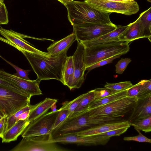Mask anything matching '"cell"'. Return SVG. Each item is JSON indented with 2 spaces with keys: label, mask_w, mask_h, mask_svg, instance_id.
Returning <instances> with one entry per match:
<instances>
[{
  "label": "cell",
  "mask_w": 151,
  "mask_h": 151,
  "mask_svg": "<svg viewBox=\"0 0 151 151\" xmlns=\"http://www.w3.org/2000/svg\"><path fill=\"white\" fill-rule=\"evenodd\" d=\"M120 117L101 118L92 117L86 110L75 116L67 118L53 131L52 137L61 136L84 130L106 122L120 120Z\"/></svg>",
  "instance_id": "obj_3"
},
{
  "label": "cell",
  "mask_w": 151,
  "mask_h": 151,
  "mask_svg": "<svg viewBox=\"0 0 151 151\" xmlns=\"http://www.w3.org/2000/svg\"><path fill=\"white\" fill-rule=\"evenodd\" d=\"M129 124L130 126L134 127V129L142 130L145 133L150 132L151 131V116Z\"/></svg>",
  "instance_id": "obj_27"
},
{
  "label": "cell",
  "mask_w": 151,
  "mask_h": 151,
  "mask_svg": "<svg viewBox=\"0 0 151 151\" xmlns=\"http://www.w3.org/2000/svg\"><path fill=\"white\" fill-rule=\"evenodd\" d=\"M128 89L117 92L98 100H94L88 105L86 109H90L94 108L125 97L127 96Z\"/></svg>",
  "instance_id": "obj_24"
},
{
  "label": "cell",
  "mask_w": 151,
  "mask_h": 151,
  "mask_svg": "<svg viewBox=\"0 0 151 151\" xmlns=\"http://www.w3.org/2000/svg\"><path fill=\"white\" fill-rule=\"evenodd\" d=\"M56 104V103L54 104L51 106L50 109H51L52 111H55L57 110V106Z\"/></svg>",
  "instance_id": "obj_44"
},
{
  "label": "cell",
  "mask_w": 151,
  "mask_h": 151,
  "mask_svg": "<svg viewBox=\"0 0 151 151\" xmlns=\"http://www.w3.org/2000/svg\"><path fill=\"white\" fill-rule=\"evenodd\" d=\"M137 99V97L126 96L104 105L85 110L92 117L121 118L132 111Z\"/></svg>",
  "instance_id": "obj_5"
},
{
  "label": "cell",
  "mask_w": 151,
  "mask_h": 151,
  "mask_svg": "<svg viewBox=\"0 0 151 151\" xmlns=\"http://www.w3.org/2000/svg\"><path fill=\"white\" fill-rule=\"evenodd\" d=\"M140 18L139 16L134 22L130 23L127 30L118 37L119 41L130 42L141 38Z\"/></svg>",
  "instance_id": "obj_21"
},
{
  "label": "cell",
  "mask_w": 151,
  "mask_h": 151,
  "mask_svg": "<svg viewBox=\"0 0 151 151\" xmlns=\"http://www.w3.org/2000/svg\"><path fill=\"white\" fill-rule=\"evenodd\" d=\"M120 0L122 1H132V0Z\"/></svg>",
  "instance_id": "obj_48"
},
{
  "label": "cell",
  "mask_w": 151,
  "mask_h": 151,
  "mask_svg": "<svg viewBox=\"0 0 151 151\" xmlns=\"http://www.w3.org/2000/svg\"><path fill=\"white\" fill-rule=\"evenodd\" d=\"M142 85L141 80L137 84L132 85L127 90V96L137 97L140 90Z\"/></svg>",
  "instance_id": "obj_38"
},
{
  "label": "cell",
  "mask_w": 151,
  "mask_h": 151,
  "mask_svg": "<svg viewBox=\"0 0 151 151\" xmlns=\"http://www.w3.org/2000/svg\"><path fill=\"white\" fill-rule=\"evenodd\" d=\"M76 40V35L73 32L64 38L51 44L47 49V52L51 56H57L68 50Z\"/></svg>",
  "instance_id": "obj_18"
},
{
  "label": "cell",
  "mask_w": 151,
  "mask_h": 151,
  "mask_svg": "<svg viewBox=\"0 0 151 151\" xmlns=\"http://www.w3.org/2000/svg\"><path fill=\"white\" fill-rule=\"evenodd\" d=\"M141 32L140 38L151 39V7L139 15Z\"/></svg>",
  "instance_id": "obj_23"
},
{
  "label": "cell",
  "mask_w": 151,
  "mask_h": 151,
  "mask_svg": "<svg viewBox=\"0 0 151 151\" xmlns=\"http://www.w3.org/2000/svg\"><path fill=\"white\" fill-rule=\"evenodd\" d=\"M65 6L68 11V19L72 26L84 23L114 24L110 19L111 13L99 11L84 1L73 0Z\"/></svg>",
  "instance_id": "obj_2"
},
{
  "label": "cell",
  "mask_w": 151,
  "mask_h": 151,
  "mask_svg": "<svg viewBox=\"0 0 151 151\" xmlns=\"http://www.w3.org/2000/svg\"><path fill=\"white\" fill-rule=\"evenodd\" d=\"M2 117H1V116H0V119L2 118Z\"/></svg>",
  "instance_id": "obj_51"
},
{
  "label": "cell",
  "mask_w": 151,
  "mask_h": 151,
  "mask_svg": "<svg viewBox=\"0 0 151 151\" xmlns=\"http://www.w3.org/2000/svg\"><path fill=\"white\" fill-rule=\"evenodd\" d=\"M57 143L45 142L34 137H23L21 141L10 151H68L58 146Z\"/></svg>",
  "instance_id": "obj_12"
},
{
  "label": "cell",
  "mask_w": 151,
  "mask_h": 151,
  "mask_svg": "<svg viewBox=\"0 0 151 151\" xmlns=\"http://www.w3.org/2000/svg\"><path fill=\"white\" fill-rule=\"evenodd\" d=\"M0 34L5 38L0 36V40L16 48L22 53L26 52L45 57H51L47 52H44L35 48L31 45L24 38H32L13 30L0 28Z\"/></svg>",
  "instance_id": "obj_10"
},
{
  "label": "cell",
  "mask_w": 151,
  "mask_h": 151,
  "mask_svg": "<svg viewBox=\"0 0 151 151\" xmlns=\"http://www.w3.org/2000/svg\"><path fill=\"white\" fill-rule=\"evenodd\" d=\"M62 104V107L59 109V111L54 125L53 131L57 128L68 117L69 115L70 101L64 102Z\"/></svg>",
  "instance_id": "obj_26"
},
{
  "label": "cell",
  "mask_w": 151,
  "mask_h": 151,
  "mask_svg": "<svg viewBox=\"0 0 151 151\" xmlns=\"http://www.w3.org/2000/svg\"><path fill=\"white\" fill-rule=\"evenodd\" d=\"M30 99L0 86V109L7 117L30 104Z\"/></svg>",
  "instance_id": "obj_8"
},
{
  "label": "cell",
  "mask_w": 151,
  "mask_h": 151,
  "mask_svg": "<svg viewBox=\"0 0 151 151\" xmlns=\"http://www.w3.org/2000/svg\"><path fill=\"white\" fill-rule=\"evenodd\" d=\"M1 24H5L3 21L0 19V25Z\"/></svg>",
  "instance_id": "obj_46"
},
{
  "label": "cell",
  "mask_w": 151,
  "mask_h": 151,
  "mask_svg": "<svg viewBox=\"0 0 151 151\" xmlns=\"http://www.w3.org/2000/svg\"><path fill=\"white\" fill-rule=\"evenodd\" d=\"M68 50L57 56L45 57L24 52L37 78L40 81L51 79L63 82L62 71Z\"/></svg>",
  "instance_id": "obj_1"
},
{
  "label": "cell",
  "mask_w": 151,
  "mask_h": 151,
  "mask_svg": "<svg viewBox=\"0 0 151 151\" xmlns=\"http://www.w3.org/2000/svg\"><path fill=\"white\" fill-rule=\"evenodd\" d=\"M6 117L4 116L0 119V138H1L6 130Z\"/></svg>",
  "instance_id": "obj_41"
},
{
  "label": "cell",
  "mask_w": 151,
  "mask_h": 151,
  "mask_svg": "<svg viewBox=\"0 0 151 151\" xmlns=\"http://www.w3.org/2000/svg\"><path fill=\"white\" fill-rule=\"evenodd\" d=\"M59 109L47 112L30 122L24 130L22 137L47 136L51 134Z\"/></svg>",
  "instance_id": "obj_7"
},
{
  "label": "cell",
  "mask_w": 151,
  "mask_h": 151,
  "mask_svg": "<svg viewBox=\"0 0 151 151\" xmlns=\"http://www.w3.org/2000/svg\"><path fill=\"white\" fill-rule=\"evenodd\" d=\"M0 19L7 24L9 22L8 14L5 4L0 3Z\"/></svg>",
  "instance_id": "obj_40"
},
{
  "label": "cell",
  "mask_w": 151,
  "mask_h": 151,
  "mask_svg": "<svg viewBox=\"0 0 151 151\" xmlns=\"http://www.w3.org/2000/svg\"><path fill=\"white\" fill-rule=\"evenodd\" d=\"M130 24V23L126 26H117L116 28L114 30L97 38L89 41L80 42L84 47H88L111 42L119 41V37L127 30Z\"/></svg>",
  "instance_id": "obj_17"
},
{
  "label": "cell",
  "mask_w": 151,
  "mask_h": 151,
  "mask_svg": "<svg viewBox=\"0 0 151 151\" xmlns=\"http://www.w3.org/2000/svg\"><path fill=\"white\" fill-rule=\"evenodd\" d=\"M35 105H32L30 104L19 109L14 114L7 117L6 131L16 123L17 118L21 114L24 112L31 109Z\"/></svg>",
  "instance_id": "obj_29"
},
{
  "label": "cell",
  "mask_w": 151,
  "mask_h": 151,
  "mask_svg": "<svg viewBox=\"0 0 151 151\" xmlns=\"http://www.w3.org/2000/svg\"><path fill=\"white\" fill-rule=\"evenodd\" d=\"M93 90L94 94V100L103 98L115 93L111 90L105 87L97 88Z\"/></svg>",
  "instance_id": "obj_33"
},
{
  "label": "cell",
  "mask_w": 151,
  "mask_h": 151,
  "mask_svg": "<svg viewBox=\"0 0 151 151\" xmlns=\"http://www.w3.org/2000/svg\"><path fill=\"white\" fill-rule=\"evenodd\" d=\"M109 1H122L120 0H107Z\"/></svg>",
  "instance_id": "obj_47"
},
{
  "label": "cell",
  "mask_w": 151,
  "mask_h": 151,
  "mask_svg": "<svg viewBox=\"0 0 151 151\" xmlns=\"http://www.w3.org/2000/svg\"><path fill=\"white\" fill-rule=\"evenodd\" d=\"M30 110L24 112L21 114L17 118L16 122L20 120H24L27 119L29 115Z\"/></svg>",
  "instance_id": "obj_42"
},
{
  "label": "cell",
  "mask_w": 151,
  "mask_h": 151,
  "mask_svg": "<svg viewBox=\"0 0 151 151\" xmlns=\"http://www.w3.org/2000/svg\"><path fill=\"white\" fill-rule=\"evenodd\" d=\"M51 134L40 137L37 140L45 142L71 143L78 145L91 146L105 145L110 139V138L96 135L81 137L74 133L53 137L51 136Z\"/></svg>",
  "instance_id": "obj_9"
},
{
  "label": "cell",
  "mask_w": 151,
  "mask_h": 151,
  "mask_svg": "<svg viewBox=\"0 0 151 151\" xmlns=\"http://www.w3.org/2000/svg\"><path fill=\"white\" fill-rule=\"evenodd\" d=\"M74 73V62L73 56L67 57L64 61L63 68V84L71 90Z\"/></svg>",
  "instance_id": "obj_22"
},
{
  "label": "cell",
  "mask_w": 151,
  "mask_h": 151,
  "mask_svg": "<svg viewBox=\"0 0 151 151\" xmlns=\"http://www.w3.org/2000/svg\"><path fill=\"white\" fill-rule=\"evenodd\" d=\"M0 3L3 4L4 3V1L2 0H0Z\"/></svg>",
  "instance_id": "obj_49"
},
{
  "label": "cell",
  "mask_w": 151,
  "mask_h": 151,
  "mask_svg": "<svg viewBox=\"0 0 151 151\" xmlns=\"http://www.w3.org/2000/svg\"><path fill=\"white\" fill-rule=\"evenodd\" d=\"M0 57L2 58L3 57L0 55Z\"/></svg>",
  "instance_id": "obj_52"
},
{
  "label": "cell",
  "mask_w": 151,
  "mask_h": 151,
  "mask_svg": "<svg viewBox=\"0 0 151 151\" xmlns=\"http://www.w3.org/2000/svg\"><path fill=\"white\" fill-rule=\"evenodd\" d=\"M132 85L130 81H127L113 83L106 82L104 86L115 93L128 89Z\"/></svg>",
  "instance_id": "obj_28"
},
{
  "label": "cell",
  "mask_w": 151,
  "mask_h": 151,
  "mask_svg": "<svg viewBox=\"0 0 151 151\" xmlns=\"http://www.w3.org/2000/svg\"><path fill=\"white\" fill-rule=\"evenodd\" d=\"M0 77L15 85L32 96L42 94L39 85L40 81L37 78L35 80L23 79L0 70Z\"/></svg>",
  "instance_id": "obj_13"
},
{
  "label": "cell",
  "mask_w": 151,
  "mask_h": 151,
  "mask_svg": "<svg viewBox=\"0 0 151 151\" xmlns=\"http://www.w3.org/2000/svg\"><path fill=\"white\" fill-rule=\"evenodd\" d=\"M121 55H122L119 54L115 55L110 58L100 61L93 64L90 67L86 68V70H88L87 73L91 70L96 68L100 67L107 64L112 63L114 60L116 58L120 57Z\"/></svg>",
  "instance_id": "obj_36"
},
{
  "label": "cell",
  "mask_w": 151,
  "mask_h": 151,
  "mask_svg": "<svg viewBox=\"0 0 151 151\" xmlns=\"http://www.w3.org/2000/svg\"><path fill=\"white\" fill-rule=\"evenodd\" d=\"M132 60L129 58H122L115 65L116 72L119 74H122L129 64Z\"/></svg>",
  "instance_id": "obj_35"
},
{
  "label": "cell",
  "mask_w": 151,
  "mask_h": 151,
  "mask_svg": "<svg viewBox=\"0 0 151 151\" xmlns=\"http://www.w3.org/2000/svg\"><path fill=\"white\" fill-rule=\"evenodd\" d=\"M0 86L29 98L32 96L18 87L9 81L0 77Z\"/></svg>",
  "instance_id": "obj_30"
},
{
  "label": "cell",
  "mask_w": 151,
  "mask_h": 151,
  "mask_svg": "<svg viewBox=\"0 0 151 151\" xmlns=\"http://www.w3.org/2000/svg\"><path fill=\"white\" fill-rule=\"evenodd\" d=\"M129 43L119 41L84 47L83 59L86 68L103 60L126 54L129 50Z\"/></svg>",
  "instance_id": "obj_4"
},
{
  "label": "cell",
  "mask_w": 151,
  "mask_h": 151,
  "mask_svg": "<svg viewBox=\"0 0 151 151\" xmlns=\"http://www.w3.org/2000/svg\"><path fill=\"white\" fill-rule=\"evenodd\" d=\"M56 99L46 98L44 100L35 105L34 107L30 110L27 120L30 122L47 112L52 106L56 103Z\"/></svg>",
  "instance_id": "obj_19"
},
{
  "label": "cell",
  "mask_w": 151,
  "mask_h": 151,
  "mask_svg": "<svg viewBox=\"0 0 151 151\" xmlns=\"http://www.w3.org/2000/svg\"><path fill=\"white\" fill-rule=\"evenodd\" d=\"M86 93L83 94L79 96L74 100L70 101L69 106V115L68 118L70 117L74 110L78 105L79 104L84 97Z\"/></svg>",
  "instance_id": "obj_39"
},
{
  "label": "cell",
  "mask_w": 151,
  "mask_h": 151,
  "mask_svg": "<svg viewBox=\"0 0 151 151\" xmlns=\"http://www.w3.org/2000/svg\"><path fill=\"white\" fill-rule=\"evenodd\" d=\"M147 1L149 2H151V0H147Z\"/></svg>",
  "instance_id": "obj_50"
},
{
  "label": "cell",
  "mask_w": 151,
  "mask_h": 151,
  "mask_svg": "<svg viewBox=\"0 0 151 151\" xmlns=\"http://www.w3.org/2000/svg\"><path fill=\"white\" fill-rule=\"evenodd\" d=\"M63 4L65 6L68 3L72 1L73 0H57Z\"/></svg>",
  "instance_id": "obj_43"
},
{
  "label": "cell",
  "mask_w": 151,
  "mask_h": 151,
  "mask_svg": "<svg viewBox=\"0 0 151 151\" xmlns=\"http://www.w3.org/2000/svg\"><path fill=\"white\" fill-rule=\"evenodd\" d=\"M130 126L128 120L110 121L72 133L81 137L91 136L120 128L124 127L129 128Z\"/></svg>",
  "instance_id": "obj_15"
},
{
  "label": "cell",
  "mask_w": 151,
  "mask_h": 151,
  "mask_svg": "<svg viewBox=\"0 0 151 151\" xmlns=\"http://www.w3.org/2000/svg\"><path fill=\"white\" fill-rule=\"evenodd\" d=\"M0 116L1 117H3L5 116L4 114L3 113L2 111H1V110L0 109Z\"/></svg>",
  "instance_id": "obj_45"
},
{
  "label": "cell",
  "mask_w": 151,
  "mask_h": 151,
  "mask_svg": "<svg viewBox=\"0 0 151 151\" xmlns=\"http://www.w3.org/2000/svg\"><path fill=\"white\" fill-rule=\"evenodd\" d=\"M128 121L129 123L151 116V95L138 98Z\"/></svg>",
  "instance_id": "obj_16"
},
{
  "label": "cell",
  "mask_w": 151,
  "mask_h": 151,
  "mask_svg": "<svg viewBox=\"0 0 151 151\" xmlns=\"http://www.w3.org/2000/svg\"><path fill=\"white\" fill-rule=\"evenodd\" d=\"M92 7L107 13H116L130 15L139 10L137 3L134 0L116 1L107 0H85Z\"/></svg>",
  "instance_id": "obj_6"
},
{
  "label": "cell",
  "mask_w": 151,
  "mask_h": 151,
  "mask_svg": "<svg viewBox=\"0 0 151 151\" xmlns=\"http://www.w3.org/2000/svg\"><path fill=\"white\" fill-rule=\"evenodd\" d=\"M129 128L128 127H124L118 129L112 130L109 131L101 133L96 135L104 137L110 138L114 136H119L125 133Z\"/></svg>",
  "instance_id": "obj_34"
},
{
  "label": "cell",
  "mask_w": 151,
  "mask_h": 151,
  "mask_svg": "<svg viewBox=\"0 0 151 151\" xmlns=\"http://www.w3.org/2000/svg\"><path fill=\"white\" fill-rule=\"evenodd\" d=\"M29 122L27 119L20 120L16 122L5 132L2 138V143H9L17 140L21 135Z\"/></svg>",
  "instance_id": "obj_20"
},
{
  "label": "cell",
  "mask_w": 151,
  "mask_h": 151,
  "mask_svg": "<svg viewBox=\"0 0 151 151\" xmlns=\"http://www.w3.org/2000/svg\"><path fill=\"white\" fill-rule=\"evenodd\" d=\"M77 47L73 55L74 73L71 90L78 88L84 81V73L86 69L83 59L84 47L78 40Z\"/></svg>",
  "instance_id": "obj_14"
},
{
  "label": "cell",
  "mask_w": 151,
  "mask_h": 151,
  "mask_svg": "<svg viewBox=\"0 0 151 151\" xmlns=\"http://www.w3.org/2000/svg\"><path fill=\"white\" fill-rule=\"evenodd\" d=\"M8 63L13 67L16 71V73L13 75L15 76L20 78L26 80H30V79L28 77V74L31 70H25L22 69L17 66L14 65L11 62L6 60L5 59L2 58Z\"/></svg>",
  "instance_id": "obj_32"
},
{
  "label": "cell",
  "mask_w": 151,
  "mask_h": 151,
  "mask_svg": "<svg viewBox=\"0 0 151 151\" xmlns=\"http://www.w3.org/2000/svg\"><path fill=\"white\" fill-rule=\"evenodd\" d=\"M94 100V96L93 90L86 93L84 97L81 100L69 118L74 116L82 111L87 108L88 105Z\"/></svg>",
  "instance_id": "obj_25"
},
{
  "label": "cell",
  "mask_w": 151,
  "mask_h": 151,
  "mask_svg": "<svg viewBox=\"0 0 151 151\" xmlns=\"http://www.w3.org/2000/svg\"><path fill=\"white\" fill-rule=\"evenodd\" d=\"M73 32L79 42L90 40L110 32L117 27L115 24L84 23L73 25Z\"/></svg>",
  "instance_id": "obj_11"
},
{
  "label": "cell",
  "mask_w": 151,
  "mask_h": 151,
  "mask_svg": "<svg viewBox=\"0 0 151 151\" xmlns=\"http://www.w3.org/2000/svg\"><path fill=\"white\" fill-rule=\"evenodd\" d=\"M142 85L137 96V98H142L151 95V80H142Z\"/></svg>",
  "instance_id": "obj_31"
},
{
  "label": "cell",
  "mask_w": 151,
  "mask_h": 151,
  "mask_svg": "<svg viewBox=\"0 0 151 151\" xmlns=\"http://www.w3.org/2000/svg\"><path fill=\"white\" fill-rule=\"evenodd\" d=\"M3 1H4V0H2Z\"/></svg>",
  "instance_id": "obj_53"
},
{
  "label": "cell",
  "mask_w": 151,
  "mask_h": 151,
  "mask_svg": "<svg viewBox=\"0 0 151 151\" xmlns=\"http://www.w3.org/2000/svg\"><path fill=\"white\" fill-rule=\"evenodd\" d=\"M138 133V135L130 137H124L123 140L127 141H134L139 142H151V139L143 135L140 132L139 130L135 129Z\"/></svg>",
  "instance_id": "obj_37"
}]
</instances>
